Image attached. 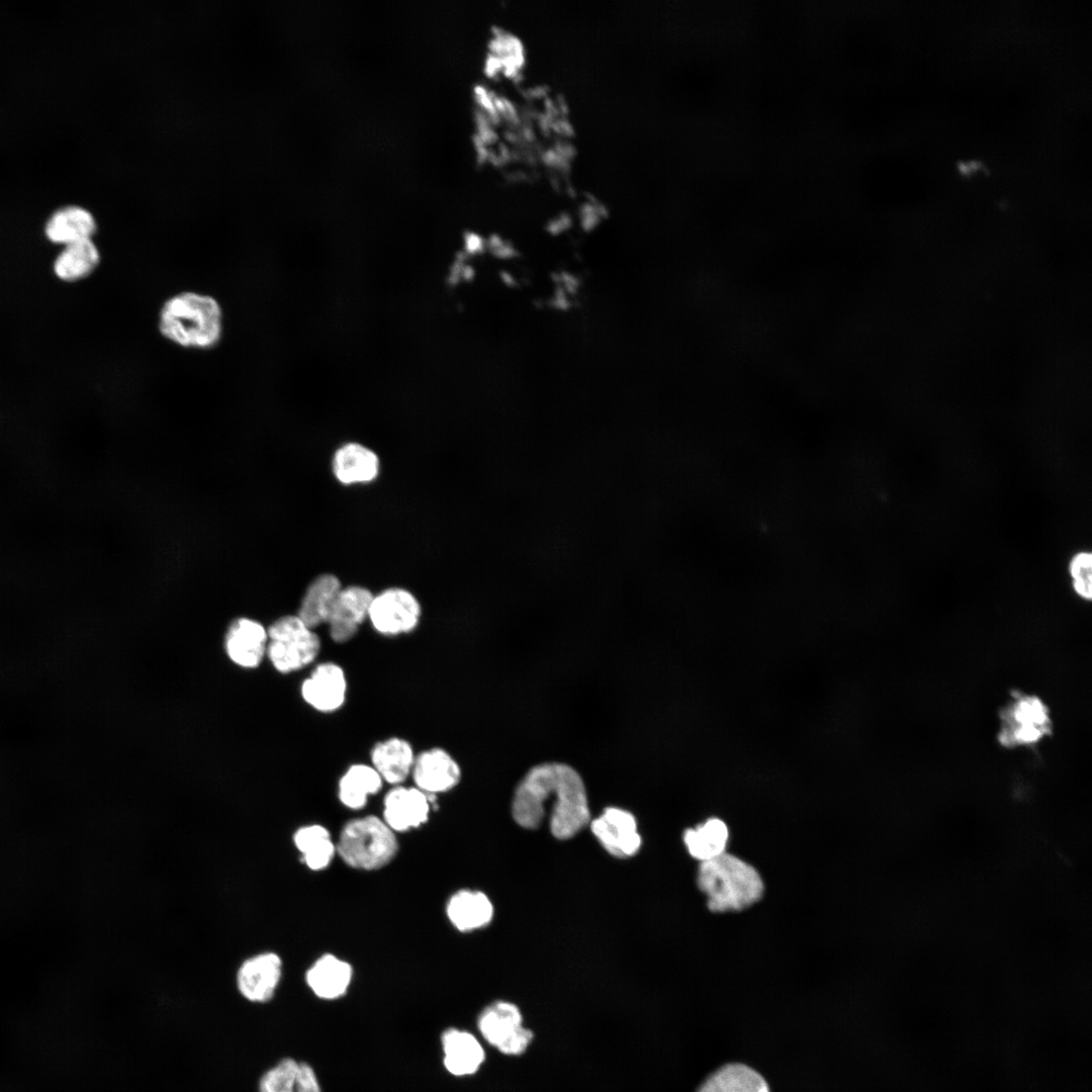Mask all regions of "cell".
<instances>
[{
	"label": "cell",
	"instance_id": "obj_22",
	"mask_svg": "<svg viewBox=\"0 0 1092 1092\" xmlns=\"http://www.w3.org/2000/svg\"><path fill=\"white\" fill-rule=\"evenodd\" d=\"M97 222L90 210L80 205H69L55 211L48 219L44 232L48 239L65 246L92 239Z\"/></svg>",
	"mask_w": 1092,
	"mask_h": 1092
},
{
	"label": "cell",
	"instance_id": "obj_21",
	"mask_svg": "<svg viewBox=\"0 0 1092 1092\" xmlns=\"http://www.w3.org/2000/svg\"><path fill=\"white\" fill-rule=\"evenodd\" d=\"M493 905L483 892L463 889L455 892L446 904L451 924L462 932L485 927L493 917Z\"/></svg>",
	"mask_w": 1092,
	"mask_h": 1092
},
{
	"label": "cell",
	"instance_id": "obj_13",
	"mask_svg": "<svg viewBox=\"0 0 1092 1092\" xmlns=\"http://www.w3.org/2000/svg\"><path fill=\"white\" fill-rule=\"evenodd\" d=\"M461 776L458 761L448 750L439 746L417 753L411 775L414 786L434 798L454 789Z\"/></svg>",
	"mask_w": 1092,
	"mask_h": 1092
},
{
	"label": "cell",
	"instance_id": "obj_24",
	"mask_svg": "<svg viewBox=\"0 0 1092 1092\" xmlns=\"http://www.w3.org/2000/svg\"><path fill=\"white\" fill-rule=\"evenodd\" d=\"M343 584L333 573L317 575L307 586L297 616L310 628L326 624L334 602Z\"/></svg>",
	"mask_w": 1092,
	"mask_h": 1092
},
{
	"label": "cell",
	"instance_id": "obj_4",
	"mask_svg": "<svg viewBox=\"0 0 1092 1092\" xmlns=\"http://www.w3.org/2000/svg\"><path fill=\"white\" fill-rule=\"evenodd\" d=\"M395 832L375 815L353 819L343 827L337 853L350 867L373 871L387 864L397 851Z\"/></svg>",
	"mask_w": 1092,
	"mask_h": 1092
},
{
	"label": "cell",
	"instance_id": "obj_18",
	"mask_svg": "<svg viewBox=\"0 0 1092 1092\" xmlns=\"http://www.w3.org/2000/svg\"><path fill=\"white\" fill-rule=\"evenodd\" d=\"M267 630L259 622L240 618L234 621L225 635V651L230 659L245 668L257 667L266 655Z\"/></svg>",
	"mask_w": 1092,
	"mask_h": 1092
},
{
	"label": "cell",
	"instance_id": "obj_10",
	"mask_svg": "<svg viewBox=\"0 0 1092 1092\" xmlns=\"http://www.w3.org/2000/svg\"><path fill=\"white\" fill-rule=\"evenodd\" d=\"M255 1092H323L313 1066L305 1059L286 1054L258 1075Z\"/></svg>",
	"mask_w": 1092,
	"mask_h": 1092
},
{
	"label": "cell",
	"instance_id": "obj_9",
	"mask_svg": "<svg viewBox=\"0 0 1092 1092\" xmlns=\"http://www.w3.org/2000/svg\"><path fill=\"white\" fill-rule=\"evenodd\" d=\"M282 981V961L275 952L249 958L238 968L234 978L237 996L251 1006L273 1003Z\"/></svg>",
	"mask_w": 1092,
	"mask_h": 1092
},
{
	"label": "cell",
	"instance_id": "obj_19",
	"mask_svg": "<svg viewBox=\"0 0 1092 1092\" xmlns=\"http://www.w3.org/2000/svg\"><path fill=\"white\" fill-rule=\"evenodd\" d=\"M369 755L370 764L392 787L411 777L417 753L408 740L392 736L376 742Z\"/></svg>",
	"mask_w": 1092,
	"mask_h": 1092
},
{
	"label": "cell",
	"instance_id": "obj_29",
	"mask_svg": "<svg viewBox=\"0 0 1092 1092\" xmlns=\"http://www.w3.org/2000/svg\"><path fill=\"white\" fill-rule=\"evenodd\" d=\"M1074 592L1081 599L1089 601L1092 597V555L1081 551L1073 556L1069 563Z\"/></svg>",
	"mask_w": 1092,
	"mask_h": 1092
},
{
	"label": "cell",
	"instance_id": "obj_11",
	"mask_svg": "<svg viewBox=\"0 0 1092 1092\" xmlns=\"http://www.w3.org/2000/svg\"><path fill=\"white\" fill-rule=\"evenodd\" d=\"M300 695L305 704L316 712L331 714L339 711L348 695L345 669L334 661L320 662L302 680Z\"/></svg>",
	"mask_w": 1092,
	"mask_h": 1092
},
{
	"label": "cell",
	"instance_id": "obj_15",
	"mask_svg": "<svg viewBox=\"0 0 1092 1092\" xmlns=\"http://www.w3.org/2000/svg\"><path fill=\"white\" fill-rule=\"evenodd\" d=\"M433 798L415 786H392L383 798L382 819L394 832L418 828L428 821Z\"/></svg>",
	"mask_w": 1092,
	"mask_h": 1092
},
{
	"label": "cell",
	"instance_id": "obj_25",
	"mask_svg": "<svg viewBox=\"0 0 1092 1092\" xmlns=\"http://www.w3.org/2000/svg\"><path fill=\"white\" fill-rule=\"evenodd\" d=\"M293 842L305 866L311 871H322L329 867L337 853L329 830L320 824L305 825L293 835Z\"/></svg>",
	"mask_w": 1092,
	"mask_h": 1092
},
{
	"label": "cell",
	"instance_id": "obj_28",
	"mask_svg": "<svg viewBox=\"0 0 1092 1092\" xmlns=\"http://www.w3.org/2000/svg\"><path fill=\"white\" fill-rule=\"evenodd\" d=\"M699 1092H769L764 1079L754 1070L741 1065H727L714 1073Z\"/></svg>",
	"mask_w": 1092,
	"mask_h": 1092
},
{
	"label": "cell",
	"instance_id": "obj_23",
	"mask_svg": "<svg viewBox=\"0 0 1092 1092\" xmlns=\"http://www.w3.org/2000/svg\"><path fill=\"white\" fill-rule=\"evenodd\" d=\"M383 784L382 778L370 763H352L339 779V801L348 809L360 810L366 806L370 796L381 791Z\"/></svg>",
	"mask_w": 1092,
	"mask_h": 1092
},
{
	"label": "cell",
	"instance_id": "obj_16",
	"mask_svg": "<svg viewBox=\"0 0 1092 1092\" xmlns=\"http://www.w3.org/2000/svg\"><path fill=\"white\" fill-rule=\"evenodd\" d=\"M332 472L343 485L368 484L380 473V458L364 444L347 442L334 452Z\"/></svg>",
	"mask_w": 1092,
	"mask_h": 1092
},
{
	"label": "cell",
	"instance_id": "obj_3",
	"mask_svg": "<svg viewBox=\"0 0 1092 1092\" xmlns=\"http://www.w3.org/2000/svg\"><path fill=\"white\" fill-rule=\"evenodd\" d=\"M697 881L713 912L742 910L757 902L763 893L758 872L727 852L702 861Z\"/></svg>",
	"mask_w": 1092,
	"mask_h": 1092
},
{
	"label": "cell",
	"instance_id": "obj_17",
	"mask_svg": "<svg viewBox=\"0 0 1092 1092\" xmlns=\"http://www.w3.org/2000/svg\"><path fill=\"white\" fill-rule=\"evenodd\" d=\"M443 1065L455 1077L474 1075L485 1061V1053L477 1037L463 1029L451 1027L441 1034Z\"/></svg>",
	"mask_w": 1092,
	"mask_h": 1092
},
{
	"label": "cell",
	"instance_id": "obj_5",
	"mask_svg": "<svg viewBox=\"0 0 1092 1092\" xmlns=\"http://www.w3.org/2000/svg\"><path fill=\"white\" fill-rule=\"evenodd\" d=\"M997 740L1005 748L1030 746L1052 734L1053 722L1045 703L1035 695L1013 692L999 712Z\"/></svg>",
	"mask_w": 1092,
	"mask_h": 1092
},
{
	"label": "cell",
	"instance_id": "obj_12",
	"mask_svg": "<svg viewBox=\"0 0 1092 1092\" xmlns=\"http://www.w3.org/2000/svg\"><path fill=\"white\" fill-rule=\"evenodd\" d=\"M373 593L363 585L342 586L326 622L330 638L343 644L352 640L368 620Z\"/></svg>",
	"mask_w": 1092,
	"mask_h": 1092
},
{
	"label": "cell",
	"instance_id": "obj_20",
	"mask_svg": "<svg viewBox=\"0 0 1092 1092\" xmlns=\"http://www.w3.org/2000/svg\"><path fill=\"white\" fill-rule=\"evenodd\" d=\"M353 977L351 965L331 953L318 958L306 971L305 983L322 1000H336L346 994Z\"/></svg>",
	"mask_w": 1092,
	"mask_h": 1092
},
{
	"label": "cell",
	"instance_id": "obj_7",
	"mask_svg": "<svg viewBox=\"0 0 1092 1092\" xmlns=\"http://www.w3.org/2000/svg\"><path fill=\"white\" fill-rule=\"evenodd\" d=\"M422 618V606L413 592L389 586L373 595L368 622L383 637H397L414 632Z\"/></svg>",
	"mask_w": 1092,
	"mask_h": 1092
},
{
	"label": "cell",
	"instance_id": "obj_1",
	"mask_svg": "<svg viewBox=\"0 0 1092 1092\" xmlns=\"http://www.w3.org/2000/svg\"><path fill=\"white\" fill-rule=\"evenodd\" d=\"M553 797L551 833L558 839L573 837L589 823V808L580 776L564 763H543L527 772L513 798L515 821L536 829L545 818L544 802Z\"/></svg>",
	"mask_w": 1092,
	"mask_h": 1092
},
{
	"label": "cell",
	"instance_id": "obj_26",
	"mask_svg": "<svg viewBox=\"0 0 1092 1092\" xmlns=\"http://www.w3.org/2000/svg\"><path fill=\"white\" fill-rule=\"evenodd\" d=\"M728 838V828L718 818H711L684 833V842L689 853L701 862L724 853Z\"/></svg>",
	"mask_w": 1092,
	"mask_h": 1092
},
{
	"label": "cell",
	"instance_id": "obj_6",
	"mask_svg": "<svg viewBox=\"0 0 1092 1092\" xmlns=\"http://www.w3.org/2000/svg\"><path fill=\"white\" fill-rule=\"evenodd\" d=\"M266 655L281 673H290L312 663L321 652V638L297 615L277 619L267 630Z\"/></svg>",
	"mask_w": 1092,
	"mask_h": 1092
},
{
	"label": "cell",
	"instance_id": "obj_27",
	"mask_svg": "<svg viewBox=\"0 0 1092 1092\" xmlns=\"http://www.w3.org/2000/svg\"><path fill=\"white\" fill-rule=\"evenodd\" d=\"M99 261L100 254L92 239L83 240L65 246L55 261L54 269L59 278L75 281L93 272Z\"/></svg>",
	"mask_w": 1092,
	"mask_h": 1092
},
{
	"label": "cell",
	"instance_id": "obj_14",
	"mask_svg": "<svg viewBox=\"0 0 1092 1092\" xmlns=\"http://www.w3.org/2000/svg\"><path fill=\"white\" fill-rule=\"evenodd\" d=\"M590 829L604 848L617 857H630L640 849L642 839L635 817L617 807H609L590 821Z\"/></svg>",
	"mask_w": 1092,
	"mask_h": 1092
},
{
	"label": "cell",
	"instance_id": "obj_2",
	"mask_svg": "<svg viewBox=\"0 0 1092 1092\" xmlns=\"http://www.w3.org/2000/svg\"><path fill=\"white\" fill-rule=\"evenodd\" d=\"M222 309L208 294L183 291L161 306L158 328L171 343L187 349L215 347L222 336Z\"/></svg>",
	"mask_w": 1092,
	"mask_h": 1092
},
{
	"label": "cell",
	"instance_id": "obj_8",
	"mask_svg": "<svg viewBox=\"0 0 1092 1092\" xmlns=\"http://www.w3.org/2000/svg\"><path fill=\"white\" fill-rule=\"evenodd\" d=\"M477 1028L486 1042L507 1056L525 1053L534 1038L533 1031L523 1024L520 1008L504 1000L492 1002L480 1012Z\"/></svg>",
	"mask_w": 1092,
	"mask_h": 1092
}]
</instances>
